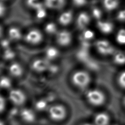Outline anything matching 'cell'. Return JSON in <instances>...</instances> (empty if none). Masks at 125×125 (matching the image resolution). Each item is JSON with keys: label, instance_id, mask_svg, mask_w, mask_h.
Wrapping results in <instances>:
<instances>
[{"label": "cell", "instance_id": "cell-34", "mask_svg": "<svg viewBox=\"0 0 125 125\" xmlns=\"http://www.w3.org/2000/svg\"><path fill=\"white\" fill-rule=\"evenodd\" d=\"M46 103L43 100H40L37 104V105L38 106V107L39 108H40L41 109H44V108H46Z\"/></svg>", "mask_w": 125, "mask_h": 125}, {"label": "cell", "instance_id": "cell-6", "mask_svg": "<svg viewBox=\"0 0 125 125\" xmlns=\"http://www.w3.org/2000/svg\"><path fill=\"white\" fill-rule=\"evenodd\" d=\"M92 20L89 12L82 11L75 16L74 22L76 28L81 31L89 28Z\"/></svg>", "mask_w": 125, "mask_h": 125}, {"label": "cell", "instance_id": "cell-23", "mask_svg": "<svg viewBox=\"0 0 125 125\" xmlns=\"http://www.w3.org/2000/svg\"><path fill=\"white\" fill-rule=\"evenodd\" d=\"M116 81L119 87L125 90V69L122 70L118 73Z\"/></svg>", "mask_w": 125, "mask_h": 125}, {"label": "cell", "instance_id": "cell-8", "mask_svg": "<svg viewBox=\"0 0 125 125\" xmlns=\"http://www.w3.org/2000/svg\"><path fill=\"white\" fill-rule=\"evenodd\" d=\"M75 15L71 9H66L62 11L58 17V22L63 27L68 26L74 21Z\"/></svg>", "mask_w": 125, "mask_h": 125}, {"label": "cell", "instance_id": "cell-33", "mask_svg": "<svg viewBox=\"0 0 125 125\" xmlns=\"http://www.w3.org/2000/svg\"><path fill=\"white\" fill-rule=\"evenodd\" d=\"M6 102L4 98L0 95V113L3 111L5 108Z\"/></svg>", "mask_w": 125, "mask_h": 125}, {"label": "cell", "instance_id": "cell-17", "mask_svg": "<svg viewBox=\"0 0 125 125\" xmlns=\"http://www.w3.org/2000/svg\"><path fill=\"white\" fill-rule=\"evenodd\" d=\"M120 0H102L103 8L106 11L113 12L118 9Z\"/></svg>", "mask_w": 125, "mask_h": 125}, {"label": "cell", "instance_id": "cell-15", "mask_svg": "<svg viewBox=\"0 0 125 125\" xmlns=\"http://www.w3.org/2000/svg\"><path fill=\"white\" fill-rule=\"evenodd\" d=\"M66 3V0H44V5L46 8L54 10L63 9Z\"/></svg>", "mask_w": 125, "mask_h": 125}, {"label": "cell", "instance_id": "cell-4", "mask_svg": "<svg viewBox=\"0 0 125 125\" xmlns=\"http://www.w3.org/2000/svg\"><path fill=\"white\" fill-rule=\"evenodd\" d=\"M49 118L53 121H63L67 116V109L62 104H56L49 106L47 109Z\"/></svg>", "mask_w": 125, "mask_h": 125}, {"label": "cell", "instance_id": "cell-29", "mask_svg": "<svg viewBox=\"0 0 125 125\" xmlns=\"http://www.w3.org/2000/svg\"><path fill=\"white\" fill-rule=\"evenodd\" d=\"M15 56V53L10 48L5 49L4 52V57L7 60L12 59Z\"/></svg>", "mask_w": 125, "mask_h": 125}, {"label": "cell", "instance_id": "cell-2", "mask_svg": "<svg viewBox=\"0 0 125 125\" xmlns=\"http://www.w3.org/2000/svg\"><path fill=\"white\" fill-rule=\"evenodd\" d=\"M84 98L88 104L95 107L102 106L107 100L104 92L97 87H89L84 91Z\"/></svg>", "mask_w": 125, "mask_h": 125}, {"label": "cell", "instance_id": "cell-32", "mask_svg": "<svg viewBox=\"0 0 125 125\" xmlns=\"http://www.w3.org/2000/svg\"><path fill=\"white\" fill-rule=\"evenodd\" d=\"M6 11V7L4 4V2L0 0V17H2Z\"/></svg>", "mask_w": 125, "mask_h": 125}, {"label": "cell", "instance_id": "cell-35", "mask_svg": "<svg viewBox=\"0 0 125 125\" xmlns=\"http://www.w3.org/2000/svg\"><path fill=\"white\" fill-rule=\"evenodd\" d=\"M78 125H94L92 122H83L81 123H80Z\"/></svg>", "mask_w": 125, "mask_h": 125}, {"label": "cell", "instance_id": "cell-40", "mask_svg": "<svg viewBox=\"0 0 125 125\" xmlns=\"http://www.w3.org/2000/svg\"><path fill=\"white\" fill-rule=\"evenodd\" d=\"M3 2H4V1H7V0H0Z\"/></svg>", "mask_w": 125, "mask_h": 125}, {"label": "cell", "instance_id": "cell-7", "mask_svg": "<svg viewBox=\"0 0 125 125\" xmlns=\"http://www.w3.org/2000/svg\"><path fill=\"white\" fill-rule=\"evenodd\" d=\"M95 27L99 33L105 36L110 35L115 31L114 23L112 21L104 19L96 21Z\"/></svg>", "mask_w": 125, "mask_h": 125}, {"label": "cell", "instance_id": "cell-5", "mask_svg": "<svg viewBox=\"0 0 125 125\" xmlns=\"http://www.w3.org/2000/svg\"><path fill=\"white\" fill-rule=\"evenodd\" d=\"M55 39L57 43L62 47H67L73 42L74 36L72 32L68 29H60L56 34Z\"/></svg>", "mask_w": 125, "mask_h": 125}, {"label": "cell", "instance_id": "cell-27", "mask_svg": "<svg viewBox=\"0 0 125 125\" xmlns=\"http://www.w3.org/2000/svg\"><path fill=\"white\" fill-rule=\"evenodd\" d=\"M26 3L29 7L35 10L43 5L39 0H26Z\"/></svg>", "mask_w": 125, "mask_h": 125}, {"label": "cell", "instance_id": "cell-14", "mask_svg": "<svg viewBox=\"0 0 125 125\" xmlns=\"http://www.w3.org/2000/svg\"><path fill=\"white\" fill-rule=\"evenodd\" d=\"M113 64L117 66L122 67L125 65V51L116 49L111 56Z\"/></svg>", "mask_w": 125, "mask_h": 125}, {"label": "cell", "instance_id": "cell-31", "mask_svg": "<svg viewBox=\"0 0 125 125\" xmlns=\"http://www.w3.org/2000/svg\"><path fill=\"white\" fill-rule=\"evenodd\" d=\"M0 44L1 46L5 49L9 48V46L10 45V40L9 39H4L1 41Z\"/></svg>", "mask_w": 125, "mask_h": 125}, {"label": "cell", "instance_id": "cell-1", "mask_svg": "<svg viewBox=\"0 0 125 125\" xmlns=\"http://www.w3.org/2000/svg\"><path fill=\"white\" fill-rule=\"evenodd\" d=\"M72 85L80 90L85 91L89 88L92 82V77L87 70L78 69L73 71L70 76Z\"/></svg>", "mask_w": 125, "mask_h": 125}, {"label": "cell", "instance_id": "cell-25", "mask_svg": "<svg viewBox=\"0 0 125 125\" xmlns=\"http://www.w3.org/2000/svg\"><path fill=\"white\" fill-rule=\"evenodd\" d=\"M45 7L44 5H42L35 10L36 12V16L38 18L41 19L46 17L47 15V11L45 9Z\"/></svg>", "mask_w": 125, "mask_h": 125}, {"label": "cell", "instance_id": "cell-30", "mask_svg": "<svg viewBox=\"0 0 125 125\" xmlns=\"http://www.w3.org/2000/svg\"><path fill=\"white\" fill-rule=\"evenodd\" d=\"M74 6L78 8H81L84 6L87 2V0H71Z\"/></svg>", "mask_w": 125, "mask_h": 125}, {"label": "cell", "instance_id": "cell-20", "mask_svg": "<svg viewBox=\"0 0 125 125\" xmlns=\"http://www.w3.org/2000/svg\"><path fill=\"white\" fill-rule=\"evenodd\" d=\"M60 54L59 50L54 46H50L46 48L45 52V58L49 61L57 59Z\"/></svg>", "mask_w": 125, "mask_h": 125}, {"label": "cell", "instance_id": "cell-16", "mask_svg": "<svg viewBox=\"0 0 125 125\" xmlns=\"http://www.w3.org/2000/svg\"><path fill=\"white\" fill-rule=\"evenodd\" d=\"M20 115L22 119L28 123H33L36 119L35 112L30 108H25L22 109L20 112Z\"/></svg>", "mask_w": 125, "mask_h": 125}, {"label": "cell", "instance_id": "cell-36", "mask_svg": "<svg viewBox=\"0 0 125 125\" xmlns=\"http://www.w3.org/2000/svg\"><path fill=\"white\" fill-rule=\"evenodd\" d=\"M122 104L124 106V107H125V95L123 97V99H122Z\"/></svg>", "mask_w": 125, "mask_h": 125}, {"label": "cell", "instance_id": "cell-13", "mask_svg": "<svg viewBox=\"0 0 125 125\" xmlns=\"http://www.w3.org/2000/svg\"><path fill=\"white\" fill-rule=\"evenodd\" d=\"M49 64V61L46 58L39 59L33 62L32 67L35 71L42 72L48 70Z\"/></svg>", "mask_w": 125, "mask_h": 125}, {"label": "cell", "instance_id": "cell-26", "mask_svg": "<svg viewBox=\"0 0 125 125\" xmlns=\"http://www.w3.org/2000/svg\"><path fill=\"white\" fill-rule=\"evenodd\" d=\"M11 81L7 77H2L0 78V87L2 88H8L11 85Z\"/></svg>", "mask_w": 125, "mask_h": 125}, {"label": "cell", "instance_id": "cell-24", "mask_svg": "<svg viewBox=\"0 0 125 125\" xmlns=\"http://www.w3.org/2000/svg\"><path fill=\"white\" fill-rule=\"evenodd\" d=\"M44 29L46 33L51 35H55L59 30L57 25L55 22L52 21L47 23L45 25Z\"/></svg>", "mask_w": 125, "mask_h": 125}, {"label": "cell", "instance_id": "cell-12", "mask_svg": "<svg viewBox=\"0 0 125 125\" xmlns=\"http://www.w3.org/2000/svg\"><path fill=\"white\" fill-rule=\"evenodd\" d=\"M92 122L94 125H110L111 116L105 111H99L94 115Z\"/></svg>", "mask_w": 125, "mask_h": 125}, {"label": "cell", "instance_id": "cell-22", "mask_svg": "<svg viewBox=\"0 0 125 125\" xmlns=\"http://www.w3.org/2000/svg\"><path fill=\"white\" fill-rule=\"evenodd\" d=\"M92 20H95V21L102 20L104 17L103 10L98 7H93L89 12Z\"/></svg>", "mask_w": 125, "mask_h": 125}, {"label": "cell", "instance_id": "cell-10", "mask_svg": "<svg viewBox=\"0 0 125 125\" xmlns=\"http://www.w3.org/2000/svg\"><path fill=\"white\" fill-rule=\"evenodd\" d=\"M8 97L10 101L16 105H21L26 100V96L24 93L19 89H13L10 90Z\"/></svg>", "mask_w": 125, "mask_h": 125}, {"label": "cell", "instance_id": "cell-37", "mask_svg": "<svg viewBox=\"0 0 125 125\" xmlns=\"http://www.w3.org/2000/svg\"><path fill=\"white\" fill-rule=\"evenodd\" d=\"M2 33V29L1 27L0 26V37L1 36Z\"/></svg>", "mask_w": 125, "mask_h": 125}, {"label": "cell", "instance_id": "cell-38", "mask_svg": "<svg viewBox=\"0 0 125 125\" xmlns=\"http://www.w3.org/2000/svg\"><path fill=\"white\" fill-rule=\"evenodd\" d=\"M0 125H5L4 123L2 121H1L0 120Z\"/></svg>", "mask_w": 125, "mask_h": 125}, {"label": "cell", "instance_id": "cell-3", "mask_svg": "<svg viewBox=\"0 0 125 125\" xmlns=\"http://www.w3.org/2000/svg\"><path fill=\"white\" fill-rule=\"evenodd\" d=\"M92 46L98 54L103 57H111L117 49L114 43L105 38L96 39Z\"/></svg>", "mask_w": 125, "mask_h": 125}, {"label": "cell", "instance_id": "cell-19", "mask_svg": "<svg viewBox=\"0 0 125 125\" xmlns=\"http://www.w3.org/2000/svg\"><path fill=\"white\" fill-rule=\"evenodd\" d=\"M10 74L14 77H19L23 73V68L21 65L17 62L11 63L9 67Z\"/></svg>", "mask_w": 125, "mask_h": 125}, {"label": "cell", "instance_id": "cell-9", "mask_svg": "<svg viewBox=\"0 0 125 125\" xmlns=\"http://www.w3.org/2000/svg\"><path fill=\"white\" fill-rule=\"evenodd\" d=\"M81 32L80 41L82 45H86L87 47L89 45H91L92 46V44H91V43L93 44L94 41L96 39L95 38L96 33L95 31L89 27L81 31Z\"/></svg>", "mask_w": 125, "mask_h": 125}, {"label": "cell", "instance_id": "cell-28", "mask_svg": "<svg viewBox=\"0 0 125 125\" xmlns=\"http://www.w3.org/2000/svg\"><path fill=\"white\" fill-rule=\"evenodd\" d=\"M116 18L118 21L121 22H125V9L118 11Z\"/></svg>", "mask_w": 125, "mask_h": 125}, {"label": "cell", "instance_id": "cell-18", "mask_svg": "<svg viewBox=\"0 0 125 125\" xmlns=\"http://www.w3.org/2000/svg\"><path fill=\"white\" fill-rule=\"evenodd\" d=\"M115 42L120 45L125 46V27H122L115 31Z\"/></svg>", "mask_w": 125, "mask_h": 125}, {"label": "cell", "instance_id": "cell-39", "mask_svg": "<svg viewBox=\"0 0 125 125\" xmlns=\"http://www.w3.org/2000/svg\"><path fill=\"white\" fill-rule=\"evenodd\" d=\"M119 125V124H111V125Z\"/></svg>", "mask_w": 125, "mask_h": 125}, {"label": "cell", "instance_id": "cell-11", "mask_svg": "<svg viewBox=\"0 0 125 125\" xmlns=\"http://www.w3.org/2000/svg\"><path fill=\"white\" fill-rule=\"evenodd\" d=\"M24 38L26 42L28 43L37 44L42 41L43 35L39 30L32 29L27 32Z\"/></svg>", "mask_w": 125, "mask_h": 125}, {"label": "cell", "instance_id": "cell-21", "mask_svg": "<svg viewBox=\"0 0 125 125\" xmlns=\"http://www.w3.org/2000/svg\"><path fill=\"white\" fill-rule=\"evenodd\" d=\"M9 39L11 41H17L22 37V33L21 30L16 27H12L8 32Z\"/></svg>", "mask_w": 125, "mask_h": 125}]
</instances>
